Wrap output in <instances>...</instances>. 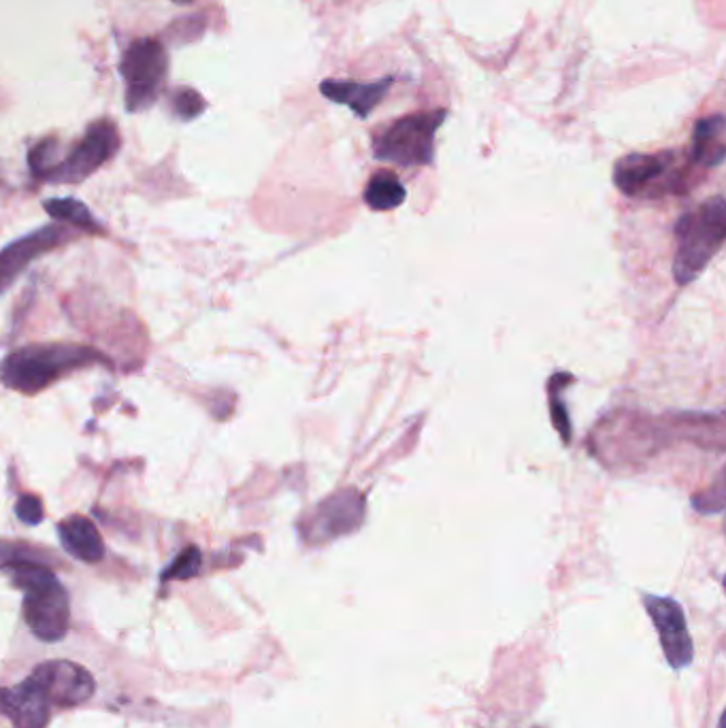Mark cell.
I'll use <instances>...</instances> for the list:
<instances>
[{
    "mask_svg": "<svg viewBox=\"0 0 726 728\" xmlns=\"http://www.w3.org/2000/svg\"><path fill=\"white\" fill-rule=\"evenodd\" d=\"M445 111L414 113L401 118L373 137L378 160L396 166H424L435 158L436 128L443 124Z\"/></svg>",
    "mask_w": 726,
    "mask_h": 728,
    "instance_id": "obj_4",
    "label": "cell"
},
{
    "mask_svg": "<svg viewBox=\"0 0 726 728\" xmlns=\"http://www.w3.org/2000/svg\"><path fill=\"white\" fill-rule=\"evenodd\" d=\"M405 186L396 180L394 173H376L367 188H365V202L376 209V211H390L396 209L398 205H403L405 200Z\"/></svg>",
    "mask_w": 726,
    "mask_h": 728,
    "instance_id": "obj_17",
    "label": "cell"
},
{
    "mask_svg": "<svg viewBox=\"0 0 726 728\" xmlns=\"http://www.w3.org/2000/svg\"><path fill=\"white\" fill-rule=\"evenodd\" d=\"M676 237L678 249L674 258V277L679 286H686L699 277L725 243V196H714L697 211L686 213L676 224Z\"/></svg>",
    "mask_w": 726,
    "mask_h": 728,
    "instance_id": "obj_3",
    "label": "cell"
},
{
    "mask_svg": "<svg viewBox=\"0 0 726 728\" xmlns=\"http://www.w3.org/2000/svg\"><path fill=\"white\" fill-rule=\"evenodd\" d=\"M365 520V501L356 490H343L327 498L305 522L303 534L311 543H324L356 531Z\"/></svg>",
    "mask_w": 726,
    "mask_h": 728,
    "instance_id": "obj_10",
    "label": "cell"
},
{
    "mask_svg": "<svg viewBox=\"0 0 726 728\" xmlns=\"http://www.w3.org/2000/svg\"><path fill=\"white\" fill-rule=\"evenodd\" d=\"M62 547L77 560L97 565L104 558V543L95 522L84 516H71L58 525Z\"/></svg>",
    "mask_w": 726,
    "mask_h": 728,
    "instance_id": "obj_14",
    "label": "cell"
},
{
    "mask_svg": "<svg viewBox=\"0 0 726 728\" xmlns=\"http://www.w3.org/2000/svg\"><path fill=\"white\" fill-rule=\"evenodd\" d=\"M718 728H725V718H721V725H718Z\"/></svg>",
    "mask_w": 726,
    "mask_h": 728,
    "instance_id": "obj_23",
    "label": "cell"
},
{
    "mask_svg": "<svg viewBox=\"0 0 726 728\" xmlns=\"http://www.w3.org/2000/svg\"><path fill=\"white\" fill-rule=\"evenodd\" d=\"M2 571L24 592V620L33 634L48 643L62 641L71 627V599L60 580L30 560H9Z\"/></svg>",
    "mask_w": 726,
    "mask_h": 728,
    "instance_id": "obj_2",
    "label": "cell"
},
{
    "mask_svg": "<svg viewBox=\"0 0 726 728\" xmlns=\"http://www.w3.org/2000/svg\"><path fill=\"white\" fill-rule=\"evenodd\" d=\"M200 550L196 545H188L164 571H162V582H186L193 580L200 571Z\"/></svg>",
    "mask_w": 726,
    "mask_h": 728,
    "instance_id": "obj_19",
    "label": "cell"
},
{
    "mask_svg": "<svg viewBox=\"0 0 726 728\" xmlns=\"http://www.w3.org/2000/svg\"><path fill=\"white\" fill-rule=\"evenodd\" d=\"M207 109L205 98L200 97L194 88H175L171 95V111L175 113V118H180L182 122H190L196 120L202 111Z\"/></svg>",
    "mask_w": 726,
    "mask_h": 728,
    "instance_id": "obj_20",
    "label": "cell"
},
{
    "mask_svg": "<svg viewBox=\"0 0 726 728\" xmlns=\"http://www.w3.org/2000/svg\"><path fill=\"white\" fill-rule=\"evenodd\" d=\"M690 160L701 166H718L725 160V118L712 115L697 124Z\"/></svg>",
    "mask_w": 726,
    "mask_h": 728,
    "instance_id": "obj_15",
    "label": "cell"
},
{
    "mask_svg": "<svg viewBox=\"0 0 726 728\" xmlns=\"http://www.w3.org/2000/svg\"><path fill=\"white\" fill-rule=\"evenodd\" d=\"M30 678L44 690L51 707L69 710L95 696L93 674L73 661H46L33 669Z\"/></svg>",
    "mask_w": 726,
    "mask_h": 728,
    "instance_id": "obj_8",
    "label": "cell"
},
{
    "mask_svg": "<svg viewBox=\"0 0 726 728\" xmlns=\"http://www.w3.org/2000/svg\"><path fill=\"white\" fill-rule=\"evenodd\" d=\"M684 169L678 166L674 151L630 153L618 160L614 182L620 193L635 198H659L676 195L684 184Z\"/></svg>",
    "mask_w": 726,
    "mask_h": 728,
    "instance_id": "obj_5",
    "label": "cell"
},
{
    "mask_svg": "<svg viewBox=\"0 0 726 728\" xmlns=\"http://www.w3.org/2000/svg\"><path fill=\"white\" fill-rule=\"evenodd\" d=\"M15 514L17 518L28 525V527H37L44 522L46 518V509H44V503L39 496L35 494H22L17 498V505H15Z\"/></svg>",
    "mask_w": 726,
    "mask_h": 728,
    "instance_id": "obj_21",
    "label": "cell"
},
{
    "mask_svg": "<svg viewBox=\"0 0 726 728\" xmlns=\"http://www.w3.org/2000/svg\"><path fill=\"white\" fill-rule=\"evenodd\" d=\"M167 71V49L156 39H139L124 51L120 73L126 82V109L131 113L146 111L158 100Z\"/></svg>",
    "mask_w": 726,
    "mask_h": 728,
    "instance_id": "obj_6",
    "label": "cell"
},
{
    "mask_svg": "<svg viewBox=\"0 0 726 728\" xmlns=\"http://www.w3.org/2000/svg\"><path fill=\"white\" fill-rule=\"evenodd\" d=\"M44 207L58 224L102 235L100 222L93 215V211L77 198H49L44 202Z\"/></svg>",
    "mask_w": 726,
    "mask_h": 728,
    "instance_id": "obj_16",
    "label": "cell"
},
{
    "mask_svg": "<svg viewBox=\"0 0 726 728\" xmlns=\"http://www.w3.org/2000/svg\"><path fill=\"white\" fill-rule=\"evenodd\" d=\"M0 714L13 728H48L51 723V705L30 676L0 688Z\"/></svg>",
    "mask_w": 726,
    "mask_h": 728,
    "instance_id": "obj_12",
    "label": "cell"
},
{
    "mask_svg": "<svg viewBox=\"0 0 726 728\" xmlns=\"http://www.w3.org/2000/svg\"><path fill=\"white\" fill-rule=\"evenodd\" d=\"M175 2H180V4H188V2H193V0H175Z\"/></svg>",
    "mask_w": 726,
    "mask_h": 728,
    "instance_id": "obj_22",
    "label": "cell"
},
{
    "mask_svg": "<svg viewBox=\"0 0 726 728\" xmlns=\"http://www.w3.org/2000/svg\"><path fill=\"white\" fill-rule=\"evenodd\" d=\"M392 86V79H380L373 84H360V82H343V79H327L320 90L333 102L347 104L356 111L358 118H367L380 102L386 97Z\"/></svg>",
    "mask_w": 726,
    "mask_h": 728,
    "instance_id": "obj_13",
    "label": "cell"
},
{
    "mask_svg": "<svg viewBox=\"0 0 726 728\" xmlns=\"http://www.w3.org/2000/svg\"><path fill=\"white\" fill-rule=\"evenodd\" d=\"M71 239H75V233L69 231V226L53 224L33 231L0 249V294H4L20 280V275L30 267L33 260L46 256L51 249Z\"/></svg>",
    "mask_w": 726,
    "mask_h": 728,
    "instance_id": "obj_9",
    "label": "cell"
},
{
    "mask_svg": "<svg viewBox=\"0 0 726 728\" xmlns=\"http://www.w3.org/2000/svg\"><path fill=\"white\" fill-rule=\"evenodd\" d=\"M120 149V133L111 120H98L88 126L84 139L62 158L60 166L51 173L49 182L79 184L109 162Z\"/></svg>",
    "mask_w": 726,
    "mask_h": 728,
    "instance_id": "obj_7",
    "label": "cell"
},
{
    "mask_svg": "<svg viewBox=\"0 0 726 728\" xmlns=\"http://www.w3.org/2000/svg\"><path fill=\"white\" fill-rule=\"evenodd\" d=\"M107 362L109 360L100 351L86 345H26L0 360V382L13 392L33 396L64 380L73 371Z\"/></svg>",
    "mask_w": 726,
    "mask_h": 728,
    "instance_id": "obj_1",
    "label": "cell"
},
{
    "mask_svg": "<svg viewBox=\"0 0 726 728\" xmlns=\"http://www.w3.org/2000/svg\"><path fill=\"white\" fill-rule=\"evenodd\" d=\"M643 603L661 637V645L667 656V663L674 669L688 667L694 658V647H692V637L686 627V618H684L678 601L645 594Z\"/></svg>",
    "mask_w": 726,
    "mask_h": 728,
    "instance_id": "obj_11",
    "label": "cell"
},
{
    "mask_svg": "<svg viewBox=\"0 0 726 728\" xmlns=\"http://www.w3.org/2000/svg\"><path fill=\"white\" fill-rule=\"evenodd\" d=\"M58 151H60V144L53 137L39 141L37 146L30 149V153H28V166H30V171H33L35 177H39V180H49L51 177V173L62 162V158L58 156Z\"/></svg>",
    "mask_w": 726,
    "mask_h": 728,
    "instance_id": "obj_18",
    "label": "cell"
}]
</instances>
